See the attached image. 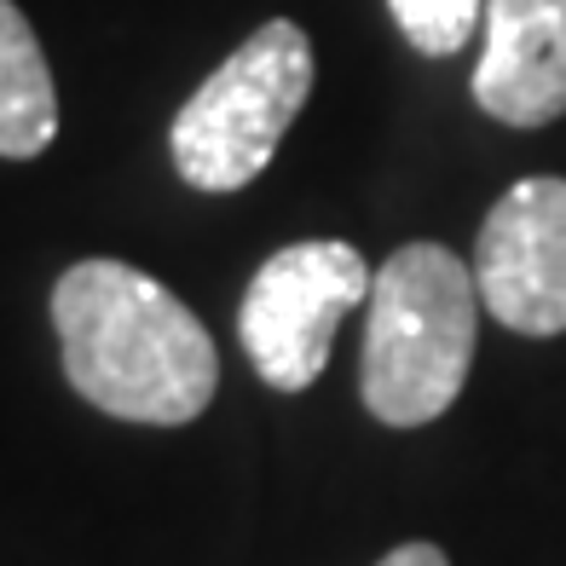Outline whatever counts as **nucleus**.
<instances>
[{
	"mask_svg": "<svg viewBox=\"0 0 566 566\" xmlns=\"http://www.w3.org/2000/svg\"><path fill=\"white\" fill-rule=\"evenodd\" d=\"M64 376L105 417L179 428L220 388V353L174 290L127 261H75L53 290Z\"/></svg>",
	"mask_w": 566,
	"mask_h": 566,
	"instance_id": "nucleus-1",
	"label": "nucleus"
},
{
	"mask_svg": "<svg viewBox=\"0 0 566 566\" xmlns=\"http://www.w3.org/2000/svg\"><path fill=\"white\" fill-rule=\"evenodd\" d=\"M480 290L446 243H405L370 277L358 394L388 428H422L457 405L474 365Z\"/></svg>",
	"mask_w": 566,
	"mask_h": 566,
	"instance_id": "nucleus-2",
	"label": "nucleus"
},
{
	"mask_svg": "<svg viewBox=\"0 0 566 566\" xmlns=\"http://www.w3.org/2000/svg\"><path fill=\"white\" fill-rule=\"evenodd\" d=\"M313 41L290 18H266L168 127L174 174L191 191H243L277 157L283 134L313 98Z\"/></svg>",
	"mask_w": 566,
	"mask_h": 566,
	"instance_id": "nucleus-3",
	"label": "nucleus"
},
{
	"mask_svg": "<svg viewBox=\"0 0 566 566\" xmlns=\"http://www.w3.org/2000/svg\"><path fill=\"white\" fill-rule=\"evenodd\" d=\"M358 301H370L365 254L342 238L290 243L249 277L238 306V336L254 376L277 394L313 388L329 365L336 329Z\"/></svg>",
	"mask_w": 566,
	"mask_h": 566,
	"instance_id": "nucleus-4",
	"label": "nucleus"
},
{
	"mask_svg": "<svg viewBox=\"0 0 566 566\" xmlns=\"http://www.w3.org/2000/svg\"><path fill=\"white\" fill-rule=\"evenodd\" d=\"M474 290L514 336L566 329V179L532 174L492 202L474 243Z\"/></svg>",
	"mask_w": 566,
	"mask_h": 566,
	"instance_id": "nucleus-5",
	"label": "nucleus"
},
{
	"mask_svg": "<svg viewBox=\"0 0 566 566\" xmlns=\"http://www.w3.org/2000/svg\"><path fill=\"white\" fill-rule=\"evenodd\" d=\"M474 105L509 127L566 116V0H485Z\"/></svg>",
	"mask_w": 566,
	"mask_h": 566,
	"instance_id": "nucleus-6",
	"label": "nucleus"
},
{
	"mask_svg": "<svg viewBox=\"0 0 566 566\" xmlns=\"http://www.w3.org/2000/svg\"><path fill=\"white\" fill-rule=\"evenodd\" d=\"M59 139V87L46 53L12 0H0V157L30 163Z\"/></svg>",
	"mask_w": 566,
	"mask_h": 566,
	"instance_id": "nucleus-7",
	"label": "nucleus"
},
{
	"mask_svg": "<svg viewBox=\"0 0 566 566\" xmlns=\"http://www.w3.org/2000/svg\"><path fill=\"white\" fill-rule=\"evenodd\" d=\"M388 12L422 59H451L474 41L485 0H388Z\"/></svg>",
	"mask_w": 566,
	"mask_h": 566,
	"instance_id": "nucleus-8",
	"label": "nucleus"
},
{
	"mask_svg": "<svg viewBox=\"0 0 566 566\" xmlns=\"http://www.w3.org/2000/svg\"><path fill=\"white\" fill-rule=\"evenodd\" d=\"M376 566H451L446 549H433V544H399L394 555H381Z\"/></svg>",
	"mask_w": 566,
	"mask_h": 566,
	"instance_id": "nucleus-9",
	"label": "nucleus"
}]
</instances>
